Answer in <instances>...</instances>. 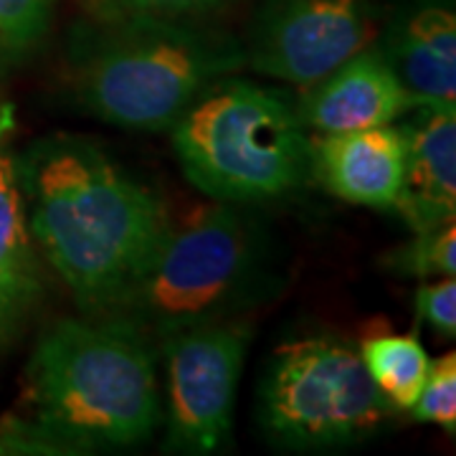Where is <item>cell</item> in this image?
Masks as SVG:
<instances>
[{
	"label": "cell",
	"instance_id": "5bb4252c",
	"mask_svg": "<svg viewBox=\"0 0 456 456\" xmlns=\"http://www.w3.org/2000/svg\"><path fill=\"white\" fill-rule=\"evenodd\" d=\"M375 388L395 411H411L424 388L431 358L413 335H375L358 347Z\"/></svg>",
	"mask_w": 456,
	"mask_h": 456
},
{
	"label": "cell",
	"instance_id": "30bf717a",
	"mask_svg": "<svg viewBox=\"0 0 456 456\" xmlns=\"http://www.w3.org/2000/svg\"><path fill=\"white\" fill-rule=\"evenodd\" d=\"M401 127L406 140L403 183L393 208L416 231H428L456 213V107L416 104Z\"/></svg>",
	"mask_w": 456,
	"mask_h": 456
},
{
	"label": "cell",
	"instance_id": "8fae6325",
	"mask_svg": "<svg viewBox=\"0 0 456 456\" xmlns=\"http://www.w3.org/2000/svg\"><path fill=\"white\" fill-rule=\"evenodd\" d=\"M406 140L401 127L322 134L312 145V170L332 196L353 206L393 208L403 183Z\"/></svg>",
	"mask_w": 456,
	"mask_h": 456
},
{
	"label": "cell",
	"instance_id": "d6986e66",
	"mask_svg": "<svg viewBox=\"0 0 456 456\" xmlns=\"http://www.w3.org/2000/svg\"><path fill=\"white\" fill-rule=\"evenodd\" d=\"M416 310L444 338L456 335V281L444 277L436 284H424L416 292Z\"/></svg>",
	"mask_w": 456,
	"mask_h": 456
},
{
	"label": "cell",
	"instance_id": "e0dca14e",
	"mask_svg": "<svg viewBox=\"0 0 456 456\" xmlns=\"http://www.w3.org/2000/svg\"><path fill=\"white\" fill-rule=\"evenodd\" d=\"M416 421L436 424L449 434L456 431V355L449 353L431 362L426 383L411 406Z\"/></svg>",
	"mask_w": 456,
	"mask_h": 456
},
{
	"label": "cell",
	"instance_id": "ac0fdd59",
	"mask_svg": "<svg viewBox=\"0 0 456 456\" xmlns=\"http://www.w3.org/2000/svg\"><path fill=\"white\" fill-rule=\"evenodd\" d=\"M228 0H89L92 13L107 16H152V18H188L211 13L226 5Z\"/></svg>",
	"mask_w": 456,
	"mask_h": 456
},
{
	"label": "cell",
	"instance_id": "9a60e30c",
	"mask_svg": "<svg viewBox=\"0 0 456 456\" xmlns=\"http://www.w3.org/2000/svg\"><path fill=\"white\" fill-rule=\"evenodd\" d=\"M383 266L401 277L426 279L441 274L454 277L456 274V226L454 221H446L428 231H416L413 241L406 246L393 248L386 254Z\"/></svg>",
	"mask_w": 456,
	"mask_h": 456
},
{
	"label": "cell",
	"instance_id": "7c38bea8",
	"mask_svg": "<svg viewBox=\"0 0 456 456\" xmlns=\"http://www.w3.org/2000/svg\"><path fill=\"white\" fill-rule=\"evenodd\" d=\"M378 49L413 104L456 107V16L446 0H421L408 8Z\"/></svg>",
	"mask_w": 456,
	"mask_h": 456
},
{
	"label": "cell",
	"instance_id": "4fadbf2b",
	"mask_svg": "<svg viewBox=\"0 0 456 456\" xmlns=\"http://www.w3.org/2000/svg\"><path fill=\"white\" fill-rule=\"evenodd\" d=\"M41 294L38 248L26 221L16 163L0 147V355L28 325Z\"/></svg>",
	"mask_w": 456,
	"mask_h": 456
},
{
	"label": "cell",
	"instance_id": "2e32d148",
	"mask_svg": "<svg viewBox=\"0 0 456 456\" xmlns=\"http://www.w3.org/2000/svg\"><path fill=\"white\" fill-rule=\"evenodd\" d=\"M56 0H0V56H20L44 41Z\"/></svg>",
	"mask_w": 456,
	"mask_h": 456
},
{
	"label": "cell",
	"instance_id": "9c48e42d",
	"mask_svg": "<svg viewBox=\"0 0 456 456\" xmlns=\"http://www.w3.org/2000/svg\"><path fill=\"white\" fill-rule=\"evenodd\" d=\"M305 89L297 114L305 127L320 134L393 125L416 107L378 41Z\"/></svg>",
	"mask_w": 456,
	"mask_h": 456
},
{
	"label": "cell",
	"instance_id": "277c9868",
	"mask_svg": "<svg viewBox=\"0 0 456 456\" xmlns=\"http://www.w3.org/2000/svg\"><path fill=\"white\" fill-rule=\"evenodd\" d=\"M272 284L259 226L239 203L196 208L167 221L160 244L132 279L112 314L127 317L158 342L185 327L233 320Z\"/></svg>",
	"mask_w": 456,
	"mask_h": 456
},
{
	"label": "cell",
	"instance_id": "3957f363",
	"mask_svg": "<svg viewBox=\"0 0 456 456\" xmlns=\"http://www.w3.org/2000/svg\"><path fill=\"white\" fill-rule=\"evenodd\" d=\"M244 66V44L183 18L94 16L69 44L82 107L125 130H170L211 84Z\"/></svg>",
	"mask_w": 456,
	"mask_h": 456
},
{
	"label": "cell",
	"instance_id": "8992f818",
	"mask_svg": "<svg viewBox=\"0 0 456 456\" xmlns=\"http://www.w3.org/2000/svg\"><path fill=\"white\" fill-rule=\"evenodd\" d=\"M395 408L375 388L360 350L338 335L284 342L259 383V421L294 452H327L373 436Z\"/></svg>",
	"mask_w": 456,
	"mask_h": 456
},
{
	"label": "cell",
	"instance_id": "ba28073f",
	"mask_svg": "<svg viewBox=\"0 0 456 456\" xmlns=\"http://www.w3.org/2000/svg\"><path fill=\"white\" fill-rule=\"evenodd\" d=\"M380 36L375 0H264L246 66L269 79L310 86Z\"/></svg>",
	"mask_w": 456,
	"mask_h": 456
},
{
	"label": "cell",
	"instance_id": "6da1fadb",
	"mask_svg": "<svg viewBox=\"0 0 456 456\" xmlns=\"http://www.w3.org/2000/svg\"><path fill=\"white\" fill-rule=\"evenodd\" d=\"M36 248L82 314H112L160 244V198L94 142L51 134L13 158Z\"/></svg>",
	"mask_w": 456,
	"mask_h": 456
},
{
	"label": "cell",
	"instance_id": "7a4b0ae2",
	"mask_svg": "<svg viewBox=\"0 0 456 456\" xmlns=\"http://www.w3.org/2000/svg\"><path fill=\"white\" fill-rule=\"evenodd\" d=\"M33 416L71 454L145 444L160 421L158 342L119 314L56 320L28 368Z\"/></svg>",
	"mask_w": 456,
	"mask_h": 456
},
{
	"label": "cell",
	"instance_id": "52a82bcc",
	"mask_svg": "<svg viewBox=\"0 0 456 456\" xmlns=\"http://www.w3.org/2000/svg\"><path fill=\"white\" fill-rule=\"evenodd\" d=\"M248 342L251 327L236 317L158 340L167 365V452L203 456L226 449Z\"/></svg>",
	"mask_w": 456,
	"mask_h": 456
},
{
	"label": "cell",
	"instance_id": "5b68a950",
	"mask_svg": "<svg viewBox=\"0 0 456 456\" xmlns=\"http://www.w3.org/2000/svg\"><path fill=\"white\" fill-rule=\"evenodd\" d=\"M170 132L185 178L221 203L284 196L312 170L297 104L281 89L233 74L211 84Z\"/></svg>",
	"mask_w": 456,
	"mask_h": 456
}]
</instances>
